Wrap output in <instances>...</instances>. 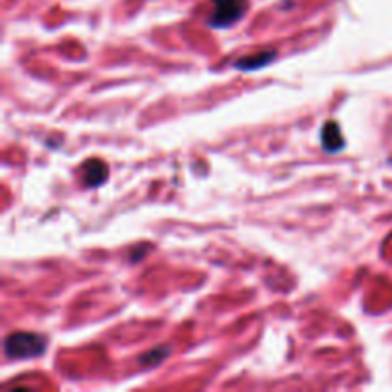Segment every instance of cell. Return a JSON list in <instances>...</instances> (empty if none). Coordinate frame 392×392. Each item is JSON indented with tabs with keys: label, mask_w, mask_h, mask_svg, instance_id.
Segmentation results:
<instances>
[{
	"label": "cell",
	"mask_w": 392,
	"mask_h": 392,
	"mask_svg": "<svg viewBox=\"0 0 392 392\" xmlns=\"http://www.w3.org/2000/svg\"><path fill=\"white\" fill-rule=\"evenodd\" d=\"M46 351L44 337L27 331H16L6 337L4 341V352L12 360H31L39 358L42 352Z\"/></svg>",
	"instance_id": "6da1fadb"
},
{
	"label": "cell",
	"mask_w": 392,
	"mask_h": 392,
	"mask_svg": "<svg viewBox=\"0 0 392 392\" xmlns=\"http://www.w3.org/2000/svg\"><path fill=\"white\" fill-rule=\"evenodd\" d=\"M245 0H214L213 14L209 16V25L216 29H224L237 24L245 14Z\"/></svg>",
	"instance_id": "7a4b0ae2"
},
{
	"label": "cell",
	"mask_w": 392,
	"mask_h": 392,
	"mask_svg": "<svg viewBox=\"0 0 392 392\" xmlns=\"http://www.w3.org/2000/svg\"><path fill=\"white\" fill-rule=\"evenodd\" d=\"M107 176V167L102 161H86L82 165V180L86 186H100Z\"/></svg>",
	"instance_id": "3957f363"
},
{
	"label": "cell",
	"mask_w": 392,
	"mask_h": 392,
	"mask_svg": "<svg viewBox=\"0 0 392 392\" xmlns=\"http://www.w3.org/2000/svg\"><path fill=\"white\" fill-rule=\"evenodd\" d=\"M321 144L326 147V151L333 153V151H339L343 149L344 146V138L341 136V131H339V124L337 123H327L321 131Z\"/></svg>",
	"instance_id": "277c9868"
},
{
	"label": "cell",
	"mask_w": 392,
	"mask_h": 392,
	"mask_svg": "<svg viewBox=\"0 0 392 392\" xmlns=\"http://www.w3.org/2000/svg\"><path fill=\"white\" fill-rule=\"evenodd\" d=\"M276 57V52L274 50H268V52H261V54H254L253 57H245V59H239L236 62L237 69H243V71H254L256 67L268 66L270 62Z\"/></svg>",
	"instance_id": "5b68a950"
}]
</instances>
